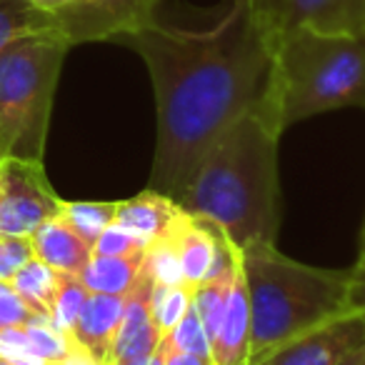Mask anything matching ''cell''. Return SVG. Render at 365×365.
Returning a JSON list of instances; mask_svg holds the SVG:
<instances>
[{"mask_svg":"<svg viewBox=\"0 0 365 365\" xmlns=\"http://www.w3.org/2000/svg\"><path fill=\"white\" fill-rule=\"evenodd\" d=\"M355 270H363V273H365V225H363V233H360V253H358Z\"/></svg>","mask_w":365,"mask_h":365,"instance_id":"obj_33","label":"cell"},{"mask_svg":"<svg viewBox=\"0 0 365 365\" xmlns=\"http://www.w3.org/2000/svg\"><path fill=\"white\" fill-rule=\"evenodd\" d=\"M158 6L160 0H71L53 18L71 46H78L130 36L155 21Z\"/></svg>","mask_w":365,"mask_h":365,"instance_id":"obj_7","label":"cell"},{"mask_svg":"<svg viewBox=\"0 0 365 365\" xmlns=\"http://www.w3.org/2000/svg\"><path fill=\"white\" fill-rule=\"evenodd\" d=\"M193 295H195V288L190 283L170 285V288L155 285V288H153L150 313H153V320H155L158 330H160V335H168L180 323L182 315L188 313L190 305H193Z\"/></svg>","mask_w":365,"mask_h":365,"instance_id":"obj_19","label":"cell"},{"mask_svg":"<svg viewBox=\"0 0 365 365\" xmlns=\"http://www.w3.org/2000/svg\"><path fill=\"white\" fill-rule=\"evenodd\" d=\"M280 130L260 113L240 118L210 145L180 208L215 223L238 250L275 243L280 228Z\"/></svg>","mask_w":365,"mask_h":365,"instance_id":"obj_2","label":"cell"},{"mask_svg":"<svg viewBox=\"0 0 365 365\" xmlns=\"http://www.w3.org/2000/svg\"><path fill=\"white\" fill-rule=\"evenodd\" d=\"M338 108L365 110V36L293 28L273 46V115L280 133Z\"/></svg>","mask_w":365,"mask_h":365,"instance_id":"obj_4","label":"cell"},{"mask_svg":"<svg viewBox=\"0 0 365 365\" xmlns=\"http://www.w3.org/2000/svg\"><path fill=\"white\" fill-rule=\"evenodd\" d=\"M33 318H38V315L23 303V298L16 293V288L8 280H0V333L28 325Z\"/></svg>","mask_w":365,"mask_h":365,"instance_id":"obj_25","label":"cell"},{"mask_svg":"<svg viewBox=\"0 0 365 365\" xmlns=\"http://www.w3.org/2000/svg\"><path fill=\"white\" fill-rule=\"evenodd\" d=\"M61 208L63 200L48 182L43 160H0V233L31 238Z\"/></svg>","mask_w":365,"mask_h":365,"instance_id":"obj_6","label":"cell"},{"mask_svg":"<svg viewBox=\"0 0 365 365\" xmlns=\"http://www.w3.org/2000/svg\"><path fill=\"white\" fill-rule=\"evenodd\" d=\"M180 215L182 208L175 198L148 188L130 200H118L115 223L133 230L143 243L150 245L153 240L165 238Z\"/></svg>","mask_w":365,"mask_h":365,"instance_id":"obj_12","label":"cell"},{"mask_svg":"<svg viewBox=\"0 0 365 365\" xmlns=\"http://www.w3.org/2000/svg\"><path fill=\"white\" fill-rule=\"evenodd\" d=\"M135 365H165V345H163V340H160V345H158V350L150 355V358L140 360V363H135Z\"/></svg>","mask_w":365,"mask_h":365,"instance_id":"obj_30","label":"cell"},{"mask_svg":"<svg viewBox=\"0 0 365 365\" xmlns=\"http://www.w3.org/2000/svg\"><path fill=\"white\" fill-rule=\"evenodd\" d=\"M293 28L365 36V0H288L278 36Z\"/></svg>","mask_w":365,"mask_h":365,"instance_id":"obj_9","label":"cell"},{"mask_svg":"<svg viewBox=\"0 0 365 365\" xmlns=\"http://www.w3.org/2000/svg\"><path fill=\"white\" fill-rule=\"evenodd\" d=\"M148 245L138 238L133 230L123 228L120 223L113 220L101 235L93 243V255H133V253H143Z\"/></svg>","mask_w":365,"mask_h":365,"instance_id":"obj_23","label":"cell"},{"mask_svg":"<svg viewBox=\"0 0 365 365\" xmlns=\"http://www.w3.org/2000/svg\"><path fill=\"white\" fill-rule=\"evenodd\" d=\"M143 58L158 108L150 188L180 198L205 153L250 113L273 115V46L245 0L205 31L150 21L120 38ZM280 130V128H278Z\"/></svg>","mask_w":365,"mask_h":365,"instance_id":"obj_1","label":"cell"},{"mask_svg":"<svg viewBox=\"0 0 365 365\" xmlns=\"http://www.w3.org/2000/svg\"><path fill=\"white\" fill-rule=\"evenodd\" d=\"M118 200L115 203H96V200H78V203H66L63 200L61 218L81 235L86 243H96L98 235L115 220Z\"/></svg>","mask_w":365,"mask_h":365,"instance_id":"obj_18","label":"cell"},{"mask_svg":"<svg viewBox=\"0 0 365 365\" xmlns=\"http://www.w3.org/2000/svg\"><path fill=\"white\" fill-rule=\"evenodd\" d=\"M8 283L16 288V293L23 298V303L36 315L51 318L53 300H56L58 285H61V273L46 265L43 260L31 258Z\"/></svg>","mask_w":365,"mask_h":365,"instance_id":"obj_15","label":"cell"},{"mask_svg":"<svg viewBox=\"0 0 365 365\" xmlns=\"http://www.w3.org/2000/svg\"><path fill=\"white\" fill-rule=\"evenodd\" d=\"M238 270H240V255L230 268L220 270L218 275H213V278L195 285L193 305H195V310H198L205 333H208L210 345H213V338H215V333H218V325H220V320H223L225 303H228L230 288H233Z\"/></svg>","mask_w":365,"mask_h":365,"instance_id":"obj_16","label":"cell"},{"mask_svg":"<svg viewBox=\"0 0 365 365\" xmlns=\"http://www.w3.org/2000/svg\"><path fill=\"white\" fill-rule=\"evenodd\" d=\"M210 358H213V365H248L250 360V305L243 268L238 270L233 288H230L223 320L210 345Z\"/></svg>","mask_w":365,"mask_h":365,"instance_id":"obj_10","label":"cell"},{"mask_svg":"<svg viewBox=\"0 0 365 365\" xmlns=\"http://www.w3.org/2000/svg\"><path fill=\"white\" fill-rule=\"evenodd\" d=\"M123 303H125V295L91 293L71 330V338L103 365L110 355L113 340H115L118 325H120Z\"/></svg>","mask_w":365,"mask_h":365,"instance_id":"obj_11","label":"cell"},{"mask_svg":"<svg viewBox=\"0 0 365 365\" xmlns=\"http://www.w3.org/2000/svg\"><path fill=\"white\" fill-rule=\"evenodd\" d=\"M353 270V280H350V295H348V308L355 310L360 318L365 320V273L363 270Z\"/></svg>","mask_w":365,"mask_h":365,"instance_id":"obj_27","label":"cell"},{"mask_svg":"<svg viewBox=\"0 0 365 365\" xmlns=\"http://www.w3.org/2000/svg\"><path fill=\"white\" fill-rule=\"evenodd\" d=\"M58 28L51 11L33 6L31 0H0V51L28 33Z\"/></svg>","mask_w":365,"mask_h":365,"instance_id":"obj_17","label":"cell"},{"mask_svg":"<svg viewBox=\"0 0 365 365\" xmlns=\"http://www.w3.org/2000/svg\"><path fill=\"white\" fill-rule=\"evenodd\" d=\"M33 6H38V8H43V11H51V13H56L58 8H63V6H68L71 0H31Z\"/></svg>","mask_w":365,"mask_h":365,"instance_id":"obj_31","label":"cell"},{"mask_svg":"<svg viewBox=\"0 0 365 365\" xmlns=\"http://www.w3.org/2000/svg\"><path fill=\"white\" fill-rule=\"evenodd\" d=\"M163 343H165L168 350H180V353H195L210 358V338L205 333L203 323H200L195 305H190V310L182 315V320L170 333L163 335Z\"/></svg>","mask_w":365,"mask_h":365,"instance_id":"obj_22","label":"cell"},{"mask_svg":"<svg viewBox=\"0 0 365 365\" xmlns=\"http://www.w3.org/2000/svg\"><path fill=\"white\" fill-rule=\"evenodd\" d=\"M245 3H248L250 11H253L255 21H258L260 26L265 28V33L275 41V36H278V31H280V21H283V13H285V3H288V0H245Z\"/></svg>","mask_w":365,"mask_h":365,"instance_id":"obj_26","label":"cell"},{"mask_svg":"<svg viewBox=\"0 0 365 365\" xmlns=\"http://www.w3.org/2000/svg\"><path fill=\"white\" fill-rule=\"evenodd\" d=\"M56 365H103L101 360H96L91 353H88L86 348H81V345L73 340V345H71V350H68L66 355H63L61 360H58Z\"/></svg>","mask_w":365,"mask_h":365,"instance_id":"obj_28","label":"cell"},{"mask_svg":"<svg viewBox=\"0 0 365 365\" xmlns=\"http://www.w3.org/2000/svg\"><path fill=\"white\" fill-rule=\"evenodd\" d=\"M365 345V320L355 310L305 330L278 345L255 365H338L353 350Z\"/></svg>","mask_w":365,"mask_h":365,"instance_id":"obj_8","label":"cell"},{"mask_svg":"<svg viewBox=\"0 0 365 365\" xmlns=\"http://www.w3.org/2000/svg\"><path fill=\"white\" fill-rule=\"evenodd\" d=\"M33 258L31 238L0 233V280H11Z\"/></svg>","mask_w":365,"mask_h":365,"instance_id":"obj_24","label":"cell"},{"mask_svg":"<svg viewBox=\"0 0 365 365\" xmlns=\"http://www.w3.org/2000/svg\"><path fill=\"white\" fill-rule=\"evenodd\" d=\"M71 48L63 31L48 28L0 51V160H43L53 98Z\"/></svg>","mask_w":365,"mask_h":365,"instance_id":"obj_5","label":"cell"},{"mask_svg":"<svg viewBox=\"0 0 365 365\" xmlns=\"http://www.w3.org/2000/svg\"><path fill=\"white\" fill-rule=\"evenodd\" d=\"M250 305V360L288 343L305 330L338 318L348 308L353 270H328L298 263L275 243H253L240 250Z\"/></svg>","mask_w":365,"mask_h":365,"instance_id":"obj_3","label":"cell"},{"mask_svg":"<svg viewBox=\"0 0 365 365\" xmlns=\"http://www.w3.org/2000/svg\"><path fill=\"white\" fill-rule=\"evenodd\" d=\"M143 268L148 270L153 283L163 285V288L185 283V275H182V268H180V258H178L175 243H173L170 235H165V238H160V240H153V243L148 245Z\"/></svg>","mask_w":365,"mask_h":365,"instance_id":"obj_21","label":"cell"},{"mask_svg":"<svg viewBox=\"0 0 365 365\" xmlns=\"http://www.w3.org/2000/svg\"><path fill=\"white\" fill-rule=\"evenodd\" d=\"M88 295H91V290L83 285V280L78 275L61 273V285H58L56 300H53V308H51V323L58 330L71 335L73 325L78 320V313L86 305Z\"/></svg>","mask_w":365,"mask_h":365,"instance_id":"obj_20","label":"cell"},{"mask_svg":"<svg viewBox=\"0 0 365 365\" xmlns=\"http://www.w3.org/2000/svg\"><path fill=\"white\" fill-rule=\"evenodd\" d=\"M165 365H213V358H205V355H195V353H180V350H168L165 348Z\"/></svg>","mask_w":365,"mask_h":365,"instance_id":"obj_29","label":"cell"},{"mask_svg":"<svg viewBox=\"0 0 365 365\" xmlns=\"http://www.w3.org/2000/svg\"><path fill=\"white\" fill-rule=\"evenodd\" d=\"M33 245V258L43 260L58 273H71L78 275L93 258V245L86 243L66 220L61 213L56 218L46 220L36 233L31 235Z\"/></svg>","mask_w":365,"mask_h":365,"instance_id":"obj_13","label":"cell"},{"mask_svg":"<svg viewBox=\"0 0 365 365\" xmlns=\"http://www.w3.org/2000/svg\"><path fill=\"white\" fill-rule=\"evenodd\" d=\"M0 365H31V363H18V360H8V358H0Z\"/></svg>","mask_w":365,"mask_h":365,"instance_id":"obj_34","label":"cell"},{"mask_svg":"<svg viewBox=\"0 0 365 365\" xmlns=\"http://www.w3.org/2000/svg\"><path fill=\"white\" fill-rule=\"evenodd\" d=\"M338 365H365V345L358 350H353V353L348 355V358H343Z\"/></svg>","mask_w":365,"mask_h":365,"instance_id":"obj_32","label":"cell"},{"mask_svg":"<svg viewBox=\"0 0 365 365\" xmlns=\"http://www.w3.org/2000/svg\"><path fill=\"white\" fill-rule=\"evenodd\" d=\"M143 263H145V250L133 255H93L78 278L91 293L128 295L140 278Z\"/></svg>","mask_w":365,"mask_h":365,"instance_id":"obj_14","label":"cell"}]
</instances>
